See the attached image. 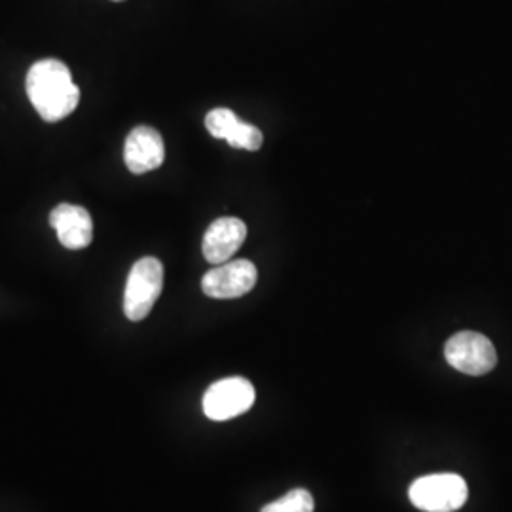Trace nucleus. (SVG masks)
Returning <instances> with one entry per match:
<instances>
[{"instance_id": "1", "label": "nucleus", "mask_w": 512, "mask_h": 512, "mask_svg": "<svg viewBox=\"0 0 512 512\" xmlns=\"http://www.w3.org/2000/svg\"><path fill=\"white\" fill-rule=\"evenodd\" d=\"M25 90L38 116L50 124L65 120L80 103L71 71L59 59L37 61L27 73Z\"/></svg>"}, {"instance_id": "2", "label": "nucleus", "mask_w": 512, "mask_h": 512, "mask_svg": "<svg viewBox=\"0 0 512 512\" xmlns=\"http://www.w3.org/2000/svg\"><path fill=\"white\" fill-rule=\"evenodd\" d=\"M164 289V266L158 258L145 256L137 260L129 272L124 313L129 321H143L154 308Z\"/></svg>"}, {"instance_id": "3", "label": "nucleus", "mask_w": 512, "mask_h": 512, "mask_svg": "<svg viewBox=\"0 0 512 512\" xmlns=\"http://www.w3.org/2000/svg\"><path fill=\"white\" fill-rule=\"evenodd\" d=\"M408 497L412 505L423 512H454L465 505L469 488L467 482L454 473L427 475L412 482Z\"/></svg>"}, {"instance_id": "4", "label": "nucleus", "mask_w": 512, "mask_h": 512, "mask_svg": "<svg viewBox=\"0 0 512 512\" xmlns=\"http://www.w3.org/2000/svg\"><path fill=\"white\" fill-rule=\"evenodd\" d=\"M444 357L448 365L467 376H484L497 365L494 344L473 330L454 334L444 346Z\"/></svg>"}, {"instance_id": "5", "label": "nucleus", "mask_w": 512, "mask_h": 512, "mask_svg": "<svg viewBox=\"0 0 512 512\" xmlns=\"http://www.w3.org/2000/svg\"><path fill=\"white\" fill-rule=\"evenodd\" d=\"M255 387L239 376L224 378L203 395V412L209 420L228 421L249 412L255 404Z\"/></svg>"}, {"instance_id": "6", "label": "nucleus", "mask_w": 512, "mask_h": 512, "mask_svg": "<svg viewBox=\"0 0 512 512\" xmlns=\"http://www.w3.org/2000/svg\"><path fill=\"white\" fill-rule=\"evenodd\" d=\"M258 272L251 260H228L203 275V293L217 300H232L255 289Z\"/></svg>"}, {"instance_id": "7", "label": "nucleus", "mask_w": 512, "mask_h": 512, "mask_svg": "<svg viewBox=\"0 0 512 512\" xmlns=\"http://www.w3.org/2000/svg\"><path fill=\"white\" fill-rule=\"evenodd\" d=\"M50 226L65 249L80 251L90 247L93 239L92 215L73 203H59L50 213Z\"/></svg>"}, {"instance_id": "8", "label": "nucleus", "mask_w": 512, "mask_h": 512, "mask_svg": "<svg viewBox=\"0 0 512 512\" xmlns=\"http://www.w3.org/2000/svg\"><path fill=\"white\" fill-rule=\"evenodd\" d=\"M247 239V226L236 217L217 219L203 236V256L209 264L219 266L236 255Z\"/></svg>"}, {"instance_id": "9", "label": "nucleus", "mask_w": 512, "mask_h": 512, "mask_svg": "<svg viewBox=\"0 0 512 512\" xmlns=\"http://www.w3.org/2000/svg\"><path fill=\"white\" fill-rule=\"evenodd\" d=\"M124 160L133 175H143L158 169L165 160L162 135L148 126L131 129L124 147Z\"/></svg>"}, {"instance_id": "10", "label": "nucleus", "mask_w": 512, "mask_h": 512, "mask_svg": "<svg viewBox=\"0 0 512 512\" xmlns=\"http://www.w3.org/2000/svg\"><path fill=\"white\" fill-rule=\"evenodd\" d=\"M205 128L211 137L226 141L230 147L243 150H260L264 135L260 129L241 122L230 109H213L205 116Z\"/></svg>"}, {"instance_id": "11", "label": "nucleus", "mask_w": 512, "mask_h": 512, "mask_svg": "<svg viewBox=\"0 0 512 512\" xmlns=\"http://www.w3.org/2000/svg\"><path fill=\"white\" fill-rule=\"evenodd\" d=\"M313 509H315V503L310 492L304 488H296L274 503L266 505L260 512H313Z\"/></svg>"}, {"instance_id": "12", "label": "nucleus", "mask_w": 512, "mask_h": 512, "mask_svg": "<svg viewBox=\"0 0 512 512\" xmlns=\"http://www.w3.org/2000/svg\"><path fill=\"white\" fill-rule=\"evenodd\" d=\"M114 2H122V0H114Z\"/></svg>"}]
</instances>
